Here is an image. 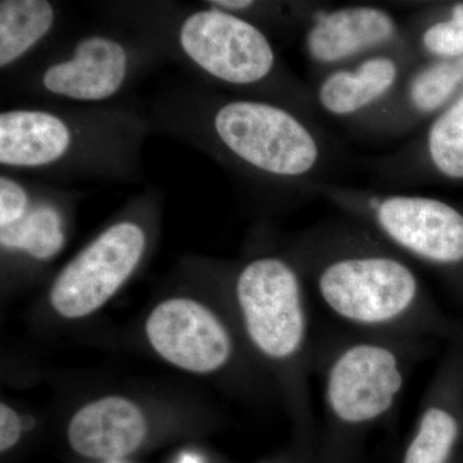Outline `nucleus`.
<instances>
[{
  "mask_svg": "<svg viewBox=\"0 0 463 463\" xmlns=\"http://www.w3.org/2000/svg\"><path fill=\"white\" fill-rule=\"evenodd\" d=\"M145 129L138 116L125 111L5 109L0 164L56 175H128L136 169Z\"/></svg>",
  "mask_w": 463,
  "mask_h": 463,
  "instance_id": "f257e3e1",
  "label": "nucleus"
},
{
  "mask_svg": "<svg viewBox=\"0 0 463 463\" xmlns=\"http://www.w3.org/2000/svg\"><path fill=\"white\" fill-rule=\"evenodd\" d=\"M408 346L411 339L365 335L331 353L323 371L325 435L315 463H354L362 439L403 392Z\"/></svg>",
  "mask_w": 463,
  "mask_h": 463,
  "instance_id": "f03ea898",
  "label": "nucleus"
},
{
  "mask_svg": "<svg viewBox=\"0 0 463 463\" xmlns=\"http://www.w3.org/2000/svg\"><path fill=\"white\" fill-rule=\"evenodd\" d=\"M316 286L332 315L367 335L412 339L437 327L416 273L392 255H337L321 265Z\"/></svg>",
  "mask_w": 463,
  "mask_h": 463,
  "instance_id": "7ed1b4c3",
  "label": "nucleus"
},
{
  "mask_svg": "<svg viewBox=\"0 0 463 463\" xmlns=\"http://www.w3.org/2000/svg\"><path fill=\"white\" fill-rule=\"evenodd\" d=\"M175 127L201 146L221 149L249 169L277 179H297L318 163L315 136L288 109L255 99L191 103Z\"/></svg>",
  "mask_w": 463,
  "mask_h": 463,
  "instance_id": "20e7f679",
  "label": "nucleus"
},
{
  "mask_svg": "<svg viewBox=\"0 0 463 463\" xmlns=\"http://www.w3.org/2000/svg\"><path fill=\"white\" fill-rule=\"evenodd\" d=\"M166 25L167 44L190 66L218 83L254 87L273 74V45L245 17L207 5L176 14Z\"/></svg>",
  "mask_w": 463,
  "mask_h": 463,
  "instance_id": "39448f33",
  "label": "nucleus"
},
{
  "mask_svg": "<svg viewBox=\"0 0 463 463\" xmlns=\"http://www.w3.org/2000/svg\"><path fill=\"white\" fill-rule=\"evenodd\" d=\"M236 300L255 349L304 383L307 315L297 270L279 258L255 259L237 277Z\"/></svg>",
  "mask_w": 463,
  "mask_h": 463,
  "instance_id": "423d86ee",
  "label": "nucleus"
},
{
  "mask_svg": "<svg viewBox=\"0 0 463 463\" xmlns=\"http://www.w3.org/2000/svg\"><path fill=\"white\" fill-rule=\"evenodd\" d=\"M147 233L124 219L106 228L67 263L54 279L50 301L58 315L83 318L114 297L141 263Z\"/></svg>",
  "mask_w": 463,
  "mask_h": 463,
  "instance_id": "0eeeda50",
  "label": "nucleus"
},
{
  "mask_svg": "<svg viewBox=\"0 0 463 463\" xmlns=\"http://www.w3.org/2000/svg\"><path fill=\"white\" fill-rule=\"evenodd\" d=\"M138 47L111 33L79 39L66 56L45 65L38 90L56 99L97 103L118 96L139 67Z\"/></svg>",
  "mask_w": 463,
  "mask_h": 463,
  "instance_id": "6e6552de",
  "label": "nucleus"
},
{
  "mask_svg": "<svg viewBox=\"0 0 463 463\" xmlns=\"http://www.w3.org/2000/svg\"><path fill=\"white\" fill-rule=\"evenodd\" d=\"M146 332L158 354L191 373H214L233 354V341L224 323L192 298H173L158 304L148 317Z\"/></svg>",
  "mask_w": 463,
  "mask_h": 463,
  "instance_id": "1a4fd4ad",
  "label": "nucleus"
},
{
  "mask_svg": "<svg viewBox=\"0 0 463 463\" xmlns=\"http://www.w3.org/2000/svg\"><path fill=\"white\" fill-rule=\"evenodd\" d=\"M373 219L386 239L420 260L463 261V215L443 201L395 194L374 205Z\"/></svg>",
  "mask_w": 463,
  "mask_h": 463,
  "instance_id": "9d476101",
  "label": "nucleus"
},
{
  "mask_svg": "<svg viewBox=\"0 0 463 463\" xmlns=\"http://www.w3.org/2000/svg\"><path fill=\"white\" fill-rule=\"evenodd\" d=\"M147 435L138 405L121 397L91 402L69 423L70 447L85 458L115 461L136 452Z\"/></svg>",
  "mask_w": 463,
  "mask_h": 463,
  "instance_id": "9b49d317",
  "label": "nucleus"
},
{
  "mask_svg": "<svg viewBox=\"0 0 463 463\" xmlns=\"http://www.w3.org/2000/svg\"><path fill=\"white\" fill-rule=\"evenodd\" d=\"M395 24L388 12L358 5L328 12L317 18L307 36L310 57L336 63L389 42Z\"/></svg>",
  "mask_w": 463,
  "mask_h": 463,
  "instance_id": "f8f14e48",
  "label": "nucleus"
},
{
  "mask_svg": "<svg viewBox=\"0 0 463 463\" xmlns=\"http://www.w3.org/2000/svg\"><path fill=\"white\" fill-rule=\"evenodd\" d=\"M397 78L394 60L368 58L354 70H339L327 76L319 87V103L332 115H353L385 96Z\"/></svg>",
  "mask_w": 463,
  "mask_h": 463,
  "instance_id": "ddd939ff",
  "label": "nucleus"
},
{
  "mask_svg": "<svg viewBox=\"0 0 463 463\" xmlns=\"http://www.w3.org/2000/svg\"><path fill=\"white\" fill-rule=\"evenodd\" d=\"M447 398L440 380L420 411L401 463H450L456 458L463 426Z\"/></svg>",
  "mask_w": 463,
  "mask_h": 463,
  "instance_id": "4468645a",
  "label": "nucleus"
},
{
  "mask_svg": "<svg viewBox=\"0 0 463 463\" xmlns=\"http://www.w3.org/2000/svg\"><path fill=\"white\" fill-rule=\"evenodd\" d=\"M58 200L33 192L32 203L14 223L0 227V245L36 260L56 257L66 242L65 213Z\"/></svg>",
  "mask_w": 463,
  "mask_h": 463,
  "instance_id": "2eb2a0df",
  "label": "nucleus"
},
{
  "mask_svg": "<svg viewBox=\"0 0 463 463\" xmlns=\"http://www.w3.org/2000/svg\"><path fill=\"white\" fill-rule=\"evenodd\" d=\"M57 21V8L47 0L0 2V67L16 65L47 39Z\"/></svg>",
  "mask_w": 463,
  "mask_h": 463,
  "instance_id": "dca6fc26",
  "label": "nucleus"
},
{
  "mask_svg": "<svg viewBox=\"0 0 463 463\" xmlns=\"http://www.w3.org/2000/svg\"><path fill=\"white\" fill-rule=\"evenodd\" d=\"M428 149L439 172L449 178H463V96L431 125Z\"/></svg>",
  "mask_w": 463,
  "mask_h": 463,
  "instance_id": "f3484780",
  "label": "nucleus"
},
{
  "mask_svg": "<svg viewBox=\"0 0 463 463\" xmlns=\"http://www.w3.org/2000/svg\"><path fill=\"white\" fill-rule=\"evenodd\" d=\"M463 81L461 72L453 62H439L426 67L414 76L410 87V99L420 112L437 111L455 93Z\"/></svg>",
  "mask_w": 463,
  "mask_h": 463,
  "instance_id": "a211bd4d",
  "label": "nucleus"
},
{
  "mask_svg": "<svg viewBox=\"0 0 463 463\" xmlns=\"http://www.w3.org/2000/svg\"><path fill=\"white\" fill-rule=\"evenodd\" d=\"M423 47L429 53L441 58L463 56V3L452 9V17L434 24L423 33Z\"/></svg>",
  "mask_w": 463,
  "mask_h": 463,
  "instance_id": "6ab92c4d",
  "label": "nucleus"
},
{
  "mask_svg": "<svg viewBox=\"0 0 463 463\" xmlns=\"http://www.w3.org/2000/svg\"><path fill=\"white\" fill-rule=\"evenodd\" d=\"M23 422L9 405L0 404V450L2 453L12 449L21 438Z\"/></svg>",
  "mask_w": 463,
  "mask_h": 463,
  "instance_id": "aec40b11",
  "label": "nucleus"
},
{
  "mask_svg": "<svg viewBox=\"0 0 463 463\" xmlns=\"http://www.w3.org/2000/svg\"><path fill=\"white\" fill-rule=\"evenodd\" d=\"M179 463H200V459L194 453H183Z\"/></svg>",
  "mask_w": 463,
  "mask_h": 463,
  "instance_id": "412c9836",
  "label": "nucleus"
},
{
  "mask_svg": "<svg viewBox=\"0 0 463 463\" xmlns=\"http://www.w3.org/2000/svg\"><path fill=\"white\" fill-rule=\"evenodd\" d=\"M457 67H458L459 72H461L462 79H463V56L457 58L455 61Z\"/></svg>",
  "mask_w": 463,
  "mask_h": 463,
  "instance_id": "4be33fe9",
  "label": "nucleus"
},
{
  "mask_svg": "<svg viewBox=\"0 0 463 463\" xmlns=\"http://www.w3.org/2000/svg\"><path fill=\"white\" fill-rule=\"evenodd\" d=\"M450 463H459V462H458V461H457V459L455 458V459H453V461H452V462H450Z\"/></svg>",
  "mask_w": 463,
  "mask_h": 463,
  "instance_id": "5701e85b",
  "label": "nucleus"
},
{
  "mask_svg": "<svg viewBox=\"0 0 463 463\" xmlns=\"http://www.w3.org/2000/svg\"><path fill=\"white\" fill-rule=\"evenodd\" d=\"M269 463H286V462H269Z\"/></svg>",
  "mask_w": 463,
  "mask_h": 463,
  "instance_id": "b1692460",
  "label": "nucleus"
},
{
  "mask_svg": "<svg viewBox=\"0 0 463 463\" xmlns=\"http://www.w3.org/2000/svg\"><path fill=\"white\" fill-rule=\"evenodd\" d=\"M462 426H463V420H462Z\"/></svg>",
  "mask_w": 463,
  "mask_h": 463,
  "instance_id": "393cba45",
  "label": "nucleus"
}]
</instances>
